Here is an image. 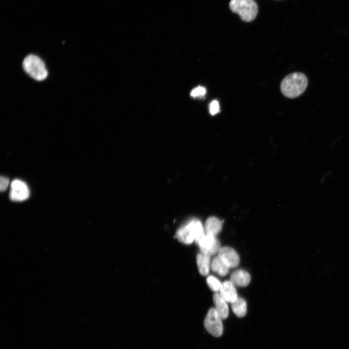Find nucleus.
I'll use <instances>...</instances> for the list:
<instances>
[{
	"label": "nucleus",
	"instance_id": "nucleus-10",
	"mask_svg": "<svg viewBox=\"0 0 349 349\" xmlns=\"http://www.w3.org/2000/svg\"><path fill=\"white\" fill-rule=\"evenodd\" d=\"M251 280V276L248 272L238 270L234 271L231 275L230 281L235 286H248Z\"/></svg>",
	"mask_w": 349,
	"mask_h": 349
},
{
	"label": "nucleus",
	"instance_id": "nucleus-13",
	"mask_svg": "<svg viewBox=\"0 0 349 349\" xmlns=\"http://www.w3.org/2000/svg\"><path fill=\"white\" fill-rule=\"evenodd\" d=\"M196 262L199 273L203 276L207 275L211 265L210 256L202 252L199 253L196 256Z\"/></svg>",
	"mask_w": 349,
	"mask_h": 349
},
{
	"label": "nucleus",
	"instance_id": "nucleus-12",
	"mask_svg": "<svg viewBox=\"0 0 349 349\" xmlns=\"http://www.w3.org/2000/svg\"><path fill=\"white\" fill-rule=\"evenodd\" d=\"M222 223L220 220L215 217L208 218L205 223L206 234L216 236L222 230Z\"/></svg>",
	"mask_w": 349,
	"mask_h": 349
},
{
	"label": "nucleus",
	"instance_id": "nucleus-8",
	"mask_svg": "<svg viewBox=\"0 0 349 349\" xmlns=\"http://www.w3.org/2000/svg\"><path fill=\"white\" fill-rule=\"evenodd\" d=\"M218 256L230 268L237 267L239 263V257L236 251L229 247H221Z\"/></svg>",
	"mask_w": 349,
	"mask_h": 349
},
{
	"label": "nucleus",
	"instance_id": "nucleus-6",
	"mask_svg": "<svg viewBox=\"0 0 349 349\" xmlns=\"http://www.w3.org/2000/svg\"><path fill=\"white\" fill-rule=\"evenodd\" d=\"M202 253L209 256L218 253L221 248L220 243L216 236L205 234L197 243Z\"/></svg>",
	"mask_w": 349,
	"mask_h": 349
},
{
	"label": "nucleus",
	"instance_id": "nucleus-9",
	"mask_svg": "<svg viewBox=\"0 0 349 349\" xmlns=\"http://www.w3.org/2000/svg\"><path fill=\"white\" fill-rule=\"evenodd\" d=\"M220 295L226 302L231 303L238 297L235 285L231 281H226L222 284Z\"/></svg>",
	"mask_w": 349,
	"mask_h": 349
},
{
	"label": "nucleus",
	"instance_id": "nucleus-1",
	"mask_svg": "<svg viewBox=\"0 0 349 349\" xmlns=\"http://www.w3.org/2000/svg\"><path fill=\"white\" fill-rule=\"evenodd\" d=\"M308 85V79L303 73L294 72L284 78L280 84L282 94L286 97L294 98L301 95Z\"/></svg>",
	"mask_w": 349,
	"mask_h": 349
},
{
	"label": "nucleus",
	"instance_id": "nucleus-3",
	"mask_svg": "<svg viewBox=\"0 0 349 349\" xmlns=\"http://www.w3.org/2000/svg\"><path fill=\"white\" fill-rule=\"evenodd\" d=\"M229 7L245 22L254 20L258 13L257 5L254 0H231Z\"/></svg>",
	"mask_w": 349,
	"mask_h": 349
},
{
	"label": "nucleus",
	"instance_id": "nucleus-11",
	"mask_svg": "<svg viewBox=\"0 0 349 349\" xmlns=\"http://www.w3.org/2000/svg\"><path fill=\"white\" fill-rule=\"evenodd\" d=\"M215 309L222 319L227 318L229 314L226 301L218 293H215L213 297Z\"/></svg>",
	"mask_w": 349,
	"mask_h": 349
},
{
	"label": "nucleus",
	"instance_id": "nucleus-15",
	"mask_svg": "<svg viewBox=\"0 0 349 349\" xmlns=\"http://www.w3.org/2000/svg\"><path fill=\"white\" fill-rule=\"evenodd\" d=\"M231 307L234 313L238 317H243L246 314V302L241 297H238L235 301L231 303Z\"/></svg>",
	"mask_w": 349,
	"mask_h": 349
},
{
	"label": "nucleus",
	"instance_id": "nucleus-14",
	"mask_svg": "<svg viewBox=\"0 0 349 349\" xmlns=\"http://www.w3.org/2000/svg\"><path fill=\"white\" fill-rule=\"evenodd\" d=\"M211 268L212 271L220 276H225L228 272L229 268L218 256L214 257L211 263Z\"/></svg>",
	"mask_w": 349,
	"mask_h": 349
},
{
	"label": "nucleus",
	"instance_id": "nucleus-16",
	"mask_svg": "<svg viewBox=\"0 0 349 349\" xmlns=\"http://www.w3.org/2000/svg\"><path fill=\"white\" fill-rule=\"evenodd\" d=\"M206 283L209 288L214 291H220L222 284L220 281L212 276H209L206 278Z\"/></svg>",
	"mask_w": 349,
	"mask_h": 349
},
{
	"label": "nucleus",
	"instance_id": "nucleus-18",
	"mask_svg": "<svg viewBox=\"0 0 349 349\" xmlns=\"http://www.w3.org/2000/svg\"><path fill=\"white\" fill-rule=\"evenodd\" d=\"M209 111L212 115H214L220 111V105L218 100H214L210 102Z\"/></svg>",
	"mask_w": 349,
	"mask_h": 349
},
{
	"label": "nucleus",
	"instance_id": "nucleus-5",
	"mask_svg": "<svg viewBox=\"0 0 349 349\" xmlns=\"http://www.w3.org/2000/svg\"><path fill=\"white\" fill-rule=\"evenodd\" d=\"M222 318L214 308L207 312L204 321V327L207 332L215 337H220L223 333Z\"/></svg>",
	"mask_w": 349,
	"mask_h": 349
},
{
	"label": "nucleus",
	"instance_id": "nucleus-17",
	"mask_svg": "<svg viewBox=\"0 0 349 349\" xmlns=\"http://www.w3.org/2000/svg\"><path fill=\"white\" fill-rule=\"evenodd\" d=\"M206 89L203 87L199 86L194 88L190 92V95L193 97H201L205 95Z\"/></svg>",
	"mask_w": 349,
	"mask_h": 349
},
{
	"label": "nucleus",
	"instance_id": "nucleus-7",
	"mask_svg": "<svg viewBox=\"0 0 349 349\" xmlns=\"http://www.w3.org/2000/svg\"><path fill=\"white\" fill-rule=\"evenodd\" d=\"M30 190L27 184L23 181L15 179L11 184L9 197L14 201H23L27 199Z\"/></svg>",
	"mask_w": 349,
	"mask_h": 349
},
{
	"label": "nucleus",
	"instance_id": "nucleus-19",
	"mask_svg": "<svg viewBox=\"0 0 349 349\" xmlns=\"http://www.w3.org/2000/svg\"><path fill=\"white\" fill-rule=\"evenodd\" d=\"M9 179L5 176H1L0 178V190L5 191L9 184Z\"/></svg>",
	"mask_w": 349,
	"mask_h": 349
},
{
	"label": "nucleus",
	"instance_id": "nucleus-4",
	"mask_svg": "<svg viewBox=\"0 0 349 349\" xmlns=\"http://www.w3.org/2000/svg\"><path fill=\"white\" fill-rule=\"evenodd\" d=\"M23 67L30 77L36 80H43L48 76L44 62L36 55L30 54L26 56L23 61Z\"/></svg>",
	"mask_w": 349,
	"mask_h": 349
},
{
	"label": "nucleus",
	"instance_id": "nucleus-2",
	"mask_svg": "<svg viewBox=\"0 0 349 349\" xmlns=\"http://www.w3.org/2000/svg\"><path fill=\"white\" fill-rule=\"evenodd\" d=\"M204 234V227L201 222L198 219H193L179 228L175 236L180 242L190 244L194 241L197 243Z\"/></svg>",
	"mask_w": 349,
	"mask_h": 349
}]
</instances>
